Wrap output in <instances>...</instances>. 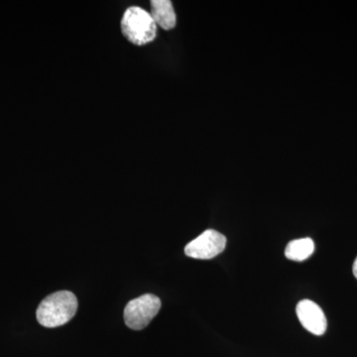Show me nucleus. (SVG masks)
<instances>
[{
  "instance_id": "6e6552de",
  "label": "nucleus",
  "mask_w": 357,
  "mask_h": 357,
  "mask_svg": "<svg viewBox=\"0 0 357 357\" xmlns=\"http://www.w3.org/2000/svg\"><path fill=\"white\" fill-rule=\"evenodd\" d=\"M352 272H354V277L357 279V257L354 263V266H352Z\"/></svg>"
},
{
  "instance_id": "39448f33",
  "label": "nucleus",
  "mask_w": 357,
  "mask_h": 357,
  "mask_svg": "<svg viewBox=\"0 0 357 357\" xmlns=\"http://www.w3.org/2000/svg\"><path fill=\"white\" fill-rule=\"evenodd\" d=\"M298 319L305 328L314 335H323L326 333V318L321 307L311 300H303L296 307Z\"/></svg>"
},
{
  "instance_id": "7ed1b4c3",
  "label": "nucleus",
  "mask_w": 357,
  "mask_h": 357,
  "mask_svg": "<svg viewBox=\"0 0 357 357\" xmlns=\"http://www.w3.org/2000/svg\"><path fill=\"white\" fill-rule=\"evenodd\" d=\"M161 309V301L157 296L145 294L133 299L124 309V321L129 328L141 331L146 328Z\"/></svg>"
},
{
  "instance_id": "423d86ee",
  "label": "nucleus",
  "mask_w": 357,
  "mask_h": 357,
  "mask_svg": "<svg viewBox=\"0 0 357 357\" xmlns=\"http://www.w3.org/2000/svg\"><path fill=\"white\" fill-rule=\"evenodd\" d=\"M151 14L154 22L162 29L171 30L177 24V16L170 0H152Z\"/></svg>"
},
{
  "instance_id": "f03ea898",
  "label": "nucleus",
  "mask_w": 357,
  "mask_h": 357,
  "mask_svg": "<svg viewBox=\"0 0 357 357\" xmlns=\"http://www.w3.org/2000/svg\"><path fill=\"white\" fill-rule=\"evenodd\" d=\"M121 25L123 36L137 46L151 43L156 38V23L151 14L139 6H130L126 9Z\"/></svg>"
},
{
  "instance_id": "0eeeda50",
  "label": "nucleus",
  "mask_w": 357,
  "mask_h": 357,
  "mask_svg": "<svg viewBox=\"0 0 357 357\" xmlns=\"http://www.w3.org/2000/svg\"><path fill=\"white\" fill-rule=\"evenodd\" d=\"M314 243L312 238L296 239L289 243L285 249V256L293 261H304L314 253Z\"/></svg>"
},
{
  "instance_id": "20e7f679",
  "label": "nucleus",
  "mask_w": 357,
  "mask_h": 357,
  "mask_svg": "<svg viewBox=\"0 0 357 357\" xmlns=\"http://www.w3.org/2000/svg\"><path fill=\"white\" fill-rule=\"evenodd\" d=\"M227 246V237L215 229H208L185 245V255L195 259L208 260L217 257Z\"/></svg>"
},
{
  "instance_id": "f257e3e1",
  "label": "nucleus",
  "mask_w": 357,
  "mask_h": 357,
  "mask_svg": "<svg viewBox=\"0 0 357 357\" xmlns=\"http://www.w3.org/2000/svg\"><path fill=\"white\" fill-rule=\"evenodd\" d=\"M77 310L76 296L70 291H59L42 301L36 316L40 325L57 328L74 318Z\"/></svg>"
}]
</instances>
